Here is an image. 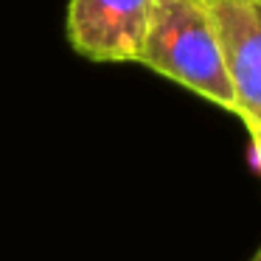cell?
Instances as JSON below:
<instances>
[{
    "label": "cell",
    "instance_id": "1",
    "mask_svg": "<svg viewBox=\"0 0 261 261\" xmlns=\"http://www.w3.org/2000/svg\"><path fill=\"white\" fill-rule=\"evenodd\" d=\"M138 65L225 113H236V96L208 0H158Z\"/></svg>",
    "mask_w": 261,
    "mask_h": 261
},
{
    "label": "cell",
    "instance_id": "2",
    "mask_svg": "<svg viewBox=\"0 0 261 261\" xmlns=\"http://www.w3.org/2000/svg\"><path fill=\"white\" fill-rule=\"evenodd\" d=\"M158 0H70L65 34L90 62L138 65Z\"/></svg>",
    "mask_w": 261,
    "mask_h": 261
},
{
    "label": "cell",
    "instance_id": "3",
    "mask_svg": "<svg viewBox=\"0 0 261 261\" xmlns=\"http://www.w3.org/2000/svg\"><path fill=\"white\" fill-rule=\"evenodd\" d=\"M236 96V118L261 126V0H208Z\"/></svg>",
    "mask_w": 261,
    "mask_h": 261
},
{
    "label": "cell",
    "instance_id": "4",
    "mask_svg": "<svg viewBox=\"0 0 261 261\" xmlns=\"http://www.w3.org/2000/svg\"><path fill=\"white\" fill-rule=\"evenodd\" d=\"M250 143H253V154H255V163L261 169V126H250Z\"/></svg>",
    "mask_w": 261,
    "mask_h": 261
},
{
    "label": "cell",
    "instance_id": "5",
    "mask_svg": "<svg viewBox=\"0 0 261 261\" xmlns=\"http://www.w3.org/2000/svg\"><path fill=\"white\" fill-rule=\"evenodd\" d=\"M250 261H261V247H258V250H255V253H253V258H250Z\"/></svg>",
    "mask_w": 261,
    "mask_h": 261
}]
</instances>
